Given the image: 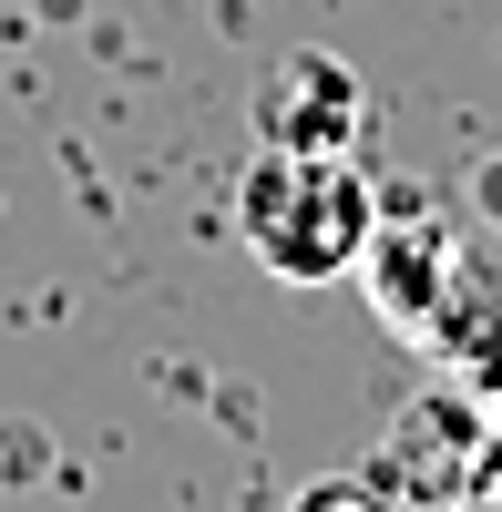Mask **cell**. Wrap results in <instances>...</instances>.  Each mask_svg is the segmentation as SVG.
Masks as SVG:
<instances>
[{
  "mask_svg": "<svg viewBox=\"0 0 502 512\" xmlns=\"http://www.w3.org/2000/svg\"><path fill=\"white\" fill-rule=\"evenodd\" d=\"M369 216H380V185L359 175V154L257 144V164L236 175V236L287 287H339V277H359Z\"/></svg>",
  "mask_w": 502,
  "mask_h": 512,
  "instance_id": "obj_1",
  "label": "cell"
},
{
  "mask_svg": "<svg viewBox=\"0 0 502 512\" xmlns=\"http://www.w3.org/2000/svg\"><path fill=\"white\" fill-rule=\"evenodd\" d=\"M462 216L410 185V195H380V216H369V246H359V277H369V308H380L400 338H421L431 308L451 297V277H462Z\"/></svg>",
  "mask_w": 502,
  "mask_h": 512,
  "instance_id": "obj_2",
  "label": "cell"
},
{
  "mask_svg": "<svg viewBox=\"0 0 502 512\" xmlns=\"http://www.w3.org/2000/svg\"><path fill=\"white\" fill-rule=\"evenodd\" d=\"M369 134V93L339 52H287L257 93V144H287V154H359Z\"/></svg>",
  "mask_w": 502,
  "mask_h": 512,
  "instance_id": "obj_3",
  "label": "cell"
},
{
  "mask_svg": "<svg viewBox=\"0 0 502 512\" xmlns=\"http://www.w3.org/2000/svg\"><path fill=\"white\" fill-rule=\"evenodd\" d=\"M380 482H410V492H482V482H492V420L462 410L451 390L410 400V410L390 420V461H380Z\"/></svg>",
  "mask_w": 502,
  "mask_h": 512,
  "instance_id": "obj_4",
  "label": "cell"
},
{
  "mask_svg": "<svg viewBox=\"0 0 502 512\" xmlns=\"http://www.w3.org/2000/svg\"><path fill=\"white\" fill-rule=\"evenodd\" d=\"M472 195H482V216H502V164H482V175H472Z\"/></svg>",
  "mask_w": 502,
  "mask_h": 512,
  "instance_id": "obj_5",
  "label": "cell"
}]
</instances>
